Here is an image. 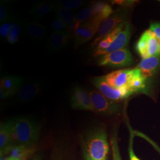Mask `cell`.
<instances>
[{"label": "cell", "mask_w": 160, "mask_h": 160, "mask_svg": "<svg viewBox=\"0 0 160 160\" xmlns=\"http://www.w3.org/2000/svg\"><path fill=\"white\" fill-rule=\"evenodd\" d=\"M57 7V2L45 1L35 2L32 7L30 14L35 19H40L49 12L55 11Z\"/></svg>", "instance_id": "cell-18"}, {"label": "cell", "mask_w": 160, "mask_h": 160, "mask_svg": "<svg viewBox=\"0 0 160 160\" xmlns=\"http://www.w3.org/2000/svg\"><path fill=\"white\" fill-rule=\"evenodd\" d=\"M159 44H160V41H159Z\"/></svg>", "instance_id": "cell-37"}, {"label": "cell", "mask_w": 160, "mask_h": 160, "mask_svg": "<svg viewBox=\"0 0 160 160\" xmlns=\"http://www.w3.org/2000/svg\"><path fill=\"white\" fill-rule=\"evenodd\" d=\"M81 24L80 22H78V21H77L76 20H75L74 21V22L72 23L71 25H69L68 27L67 31L70 34L72 35V36L73 35L74 36L76 31L79 28V27H80Z\"/></svg>", "instance_id": "cell-33"}, {"label": "cell", "mask_w": 160, "mask_h": 160, "mask_svg": "<svg viewBox=\"0 0 160 160\" xmlns=\"http://www.w3.org/2000/svg\"><path fill=\"white\" fill-rule=\"evenodd\" d=\"M92 7L93 10V16H97L103 21L114 12L112 7L104 2H96Z\"/></svg>", "instance_id": "cell-21"}, {"label": "cell", "mask_w": 160, "mask_h": 160, "mask_svg": "<svg viewBox=\"0 0 160 160\" xmlns=\"http://www.w3.org/2000/svg\"><path fill=\"white\" fill-rule=\"evenodd\" d=\"M132 69H124L113 71L103 76L109 85L115 88H128L131 78Z\"/></svg>", "instance_id": "cell-11"}, {"label": "cell", "mask_w": 160, "mask_h": 160, "mask_svg": "<svg viewBox=\"0 0 160 160\" xmlns=\"http://www.w3.org/2000/svg\"><path fill=\"white\" fill-rule=\"evenodd\" d=\"M14 18L12 16L11 7L9 3L1 1L0 2V23H5Z\"/></svg>", "instance_id": "cell-23"}, {"label": "cell", "mask_w": 160, "mask_h": 160, "mask_svg": "<svg viewBox=\"0 0 160 160\" xmlns=\"http://www.w3.org/2000/svg\"><path fill=\"white\" fill-rule=\"evenodd\" d=\"M137 68L145 80L152 78L160 69V55L142 59Z\"/></svg>", "instance_id": "cell-14"}, {"label": "cell", "mask_w": 160, "mask_h": 160, "mask_svg": "<svg viewBox=\"0 0 160 160\" xmlns=\"http://www.w3.org/2000/svg\"><path fill=\"white\" fill-rule=\"evenodd\" d=\"M51 160H72L69 153L63 149L55 150L52 155Z\"/></svg>", "instance_id": "cell-29"}, {"label": "cell", "mask_w": 160, "mask_h": 160, "mask_svg": "<svg viewBox=\"0 0 160 160\" xmlns=\"http://www.w3.org/2000/svg\"><path fill=\"white\" fill-rule=\"evenodd\" d=\"M8 122L12 128L14 146L34 147L39 137V124L27 116L16 117Z\"/></svg>", "instance_id": "cell-1"}, {"label": "cell", "mask_w": 160, "mask_h": 160, "mask_svg": "<svg viewBox=\"0 0 160 160\" xmlns=\"http://www.w3.org/2000/svg\"><path fill=\"white\" fill-rule=\"evenodd\" d=\"M42 86L38 82H29L23 86L18 92L17 99L20 103H26L32 100L41 92Z\"/></svg>", "instance_id": "cell-16"}, {"label": "cell", "mask_w": 160, "mask_h": 160, "mask_svg": "<svg viewBox=\"0 0 160 160\" xmlns=\"http://www.w3.org/2000/svg\"><path fill=\"white\" fill-rule=\"evenodd\" d=\"M138 135L139 136V137H141L143 138H144L145 139H146L147 141H148L149 143H151L152 145V146L154 147L160 153V148L157 146V145L156 144V143H154L152 140H151L150 139H149L147 137V136H145V135H143L142 133H138Z\"/></svg>", "instance_id": "cell-35"}, {"label": "cell", "mask_w": 160, "mask_h": 160, "mask_svg": "<svg viewBox=\"0 0 160 160\" xmlns=\"http://www.w3.org/2000/svg\"><path fill=\"white\" fill-rule=\"evenodd\" d=\"M14 147L12 128L8 121L1 123L0 126V154L1 157L9 154Z\"/></svg>", "instance_id": "cell-15"}, {"label": "cell", "mask_w": 160, "mask_h": 160, "mask_svg": "<svg viewBox=\"0 0 160 160\" xmlns=\"http://www.w3.org/2000/svg\"><path fill=\"white\" fill-rule=\"evenodd\" d=\"M22 32V27L19 22L16 21L10 30L7 38V41L10 44H14L17 43L19 40L20 37Z\"/></svg>", "instance_id": "cell-24"}, {"label": "cell", "mask_w": 160, "mask_h": 160, "mask_svg": "<svg viewBox=\"0 0 160 160\" xmlns=\"http://www.w3.org/2000/svg\"><path fill=\"white\" fill-rule=\"evenodd\" d=\"M17 21L16 18H13L5 23L1 24L0 26V36L3 39H7L8 34L12 30L14 23Z\"/></svg>", "instance_id": "cell-27"}, {"label": "cell", "mask_w": 160, "mask_h": 160, "mask_svg": "<svg viewBox=\"0 0 160 160\" xmlns=\"http://www.w3.org/2000/svg\"><path fill=\"white\" fill-rule=\"evenodd\" d=\"M129 11L126 8H122L114 12L110 17L104 20L100 24L95 38L92 42V47L96 46L98 43L112 32L114 29L123 22H126Z\"/></svg>", "instance_id": "cell-3"}, {"label": "cell", "mask_w": 160, "mask_h": 160, "mask_svg": "<svg viewBox=\"0 0 160 160\" xmlns=\"http://www.w3.org/2000/svg\"><path fill=\"white\" fill-rule=\"evenodd\" d=\"M133 62L134 59L131 52L125 48L102 56L98 65L112 68H123L131 66Z\"/></svg>", "instance_id": "cell-6"}, {"label": "cell", "mask_w": 160, "mask_h": 160, "mask_svg": "<svg viewBox=\"0 0 160 160\" xmlns=\"http://www.w3.org/2000/svg\"><path fill=\"white\" fill-rule=\"evenodd\" d=\"M133 135L132 132L131 137H130V141H129V155L130 160H140V159L135 155L134 151H133Z\"/></svg>", "instance_id": "cell-31"}, {"label": "cell", "mask_w": 160, "mask_h": 160, "mask_svg": "<svg viewBox=\"0 0 160 160\" xmlns=\"http://www.w3.org/2000/svg\"><path fill=\"white\" fill-rule=\"evenodd\" d=\"M71 38L72 35L68 31L53 32L47 40L46 48L52 53L61 51L68 45Z\"/></svg>", "instance_id": "cell-12"}, {"label": "cell", "mask_w": 160, "mask_h": 160, "mask_svg": "<svg viewBox=\"0 0 160 160\" xmlns=\"http://www.w3.org/2000/svg\"><path fill=\"white\" fill-rule=\"evenodd\" d=\"M23 81L17 75L4 76L0 81V98L4 99L18 93L22 87Z\"/></svg>", "instance_id": "cell-10"}, {"label": "cell", "mask_w": 160, "mask_h": 160, "mask_svg": "<svg viewBox=\"0 0 160 160\" xmlns=\"http://www.w3.org/2000/svg\"><path fill=\"white\" fill-rule=\"evenodd\" d=\"M125 23H126V22L122 23L116 29H114L112 32H110L109 34H108L106 36H105L102 40H100L96 46H95V48H94V49L93 51V53H92V56L94 57L102 56V53H103V52L106 50L108 48H109V46H110L112 43L113 42L116 36L124 27Z\"/></svg>", "instance_id": "cell-17"}, {"label": "cell", "mask_w": 160, "mask_h": 160, "mask_svg": "<svg viewBox=\"0 0 160 160\" xmlns=\"http://www.w3.org/2000/svg\"><path fill=\"white\" fill-rule=\"evenodd\" d=\"M135 48L142 59L160 55L159 40L150 29L144 32L141 36Z\"/></svg>", "instance_id": "cell-5"}, {"label": "cell", "mask_w": 160, "mask_h": 160, "mask_svg": "<svg viewBox=\"0 0 160 160\" xmlns=\"http://www.w3.org/2000/svg\"><path fill=\"white\" fill-rule=\"evenodd\" d=\"M24 29L28 36L33 40L42 41L46 38L47 29L39 22H27L24 26Z\"/></svg>", "instance_id": "cell-19"}, {"label": "cell", "mask_w": 160, "mask_h": 160, "mask_svg": "<svg viewBox=\"0 0 160 160\" xmlns=\"http://www.w3.org/2000/svg\"><path fill=\"white\" fill-rule=\"evenodd\" d=\"M111 143L113 152V160H122L116 135H114L112 139Z\"/></svg>", "instance_id": "cell-30"}, {"label": "cell", "mask_w": 160, "mask_h": 160, "mask_svg": "<svg viewBox=\"0 0 160 160\" xmlns=\"http://www.w3.org/2000/svg\"><path fill=\"white\" fill-rule=\"evenodd\" d=\"M93 16V10L92 7H88L81 9L75 14V19L77 21L82 24L88 20Z\"/></svg>", "instance_id": "cell-26"}, {"label": "cell", "mask_w": 160, "mask_h": 160, "mask_svg": "<svg viewBox=\"0 0 160 160\" xmlns=\"http://www.w3.org/2000/svg\"><path fill=\"white\" fill-rule=\"evenodd\" d=\"M29 160H43V155L40 152L34 153L30 157Z\"/></svg>", "instance_id": "cell-36"}, {"label": "cell", "mask_w": 160, "mask_h": 160, "mask_svg": "<svg viewBox=\"0 0 160 160\" xmlns=\"http://www.w3.org/2000/svg\"><path fill=\"white\" fill-rule=\"evenodd\" d=\"M146 81L137 67L133 69L128 89L133 93L143 92L146 88Z\"/></svg>", "instance_id": "cell-20"}, {"label": "cell", "mask_w": 160, "mask_h": 160, "mask_svg": "<svg viewBox=\"0 0 160 160\" xmlns=\"http://www.w3.org/2000/svg\"><path fill=\"white\" fill-rule=\"evenodd\" d=\"M55 12L57 18L63 21L68 27L74 22L75 19V14L72 10L64 8L58 6V4L57 7L55 10Z\"/></svg>", "instance_id": "cell-22"}, {"label": "cell", "mask_w": 160, "mask_h": 160, "mask_svg": "<svg viewBox=\"0 0 160 160\" xmlns=\"http://www.w3.org/2000/svg\"><path fill=\"white\" fill-rule=\"evenodd\" d=\"M109 151L106 131L99 127L88 130L82 141L84 160H107Z\"/></svg>", "instance_id": "cell-2"}, {"label": "cell", "mask_w": 160, "mask_h": 160, "mask_svg": "<svg viewBox=\"0 0 160 160\" xmlns=\"http://www.w3.org/2000/svg\"><path fill=\"white\" fill-rule=\"evenodd\" d=\"M51 29L53 32H60L67 31L68 26L61 19L56 18L51 24Z\"/></svg>", "instance_id": "cell-28"}, {"label": "cell", "mask_w": 160, "mask_h": 160, "mask_svg": "<svg viewBox=\"0 0 160 160\" xmlns=\"http://www.w3.org/2000/svg\"><path fill=\"white\" fill-rule=\"evenodd\" d=\"M135 2V1H113L112 3L113 4H117L124 7H131Z\"/></svg>", "instance_id": "cell-34"}, {"label": "cell", "mask_w": 160, "mask_h": 160, "mask_svg": "<svg viewBox=\"0 0 160 160\" xmlns=\"http://www.w3.org/2000/svg\"><path fill=\"white\" fill-rule=\"evenodd\" d=\"M71 108L75 110H84L93 112V106L90 92L80 87L74 88L70 98Z\"/></svg>", "instance_id": "cell-9"}, {"label": "cell", "mask_w": 160, "mask_h": 160, "mask_svg": "<svg viewBox=\"0 0 160 160\" xmlns=\"http://www.w3.org/2000/svg\"><path fill=\"white\" fill-rule=\"evenodd\" d=\"M87 3V1L83 0H62L57 2L58 6L71 10L84 6Z\"/></svg>", "instance_id": "cell-25"}, {"label": "cell", "mask_w": 160, "mask_h": 160, "mask_svg": "<svg viewBox=\"0 0 160 160\" xmlns=\"http://www.w3.org/2000/svg\"><path fill=\"white\" fill-rule=\"evenodd\" d=\"M90 94L93 106V112L106 116H112L120 112L122 108L120 103L110 100L96 90L91 91Z\"/></svg>", "instance_id": "cell-4"}, {"label": "cell", "mask_w": 160, "mask_h": 160, "mask_svg": "<svg viewBox=\"0 0 160 160\" xmlns=\"http://www.w3.org/2000/svg\"><path fill=\"white\" fill-rule=\"evenodd\" d=\"M149 29L154 33L158 40L160 41V22L151 23Z\"/></svg>", "instance_id": "cell-32"}, {"label": "cell", "mask_w": 160, "mask_h": 160, "mask_svg": "<svg viewBox=\"0 0 160 160\" xmlns=\"http://www.w3.org/2000/svg\"><path fill=\"white\" fill-rule=\"evenodd\" d=\"M103 22L97 16H92L88 20L82 23L74 34L75 46L79 47L94 38Z\"/></svg>", "instance_id": "cell-7"}, {"label": "cell", "mask_w": 160, "mask_h": 160, "mask_svg": "<svg viewBox=\"0 0 160 160\" xmlns=\"http://www.w3.org/2000/svg\"><path fill=\"white\" fill-rule=\"evenodd\" d=\"M132 34V26L131 23L126 22L124 27L116 36L113 42L109 48L103 52L102 56L125 48L131 39Z\"/></svg>", "instance_id": "cell-13"}, {"label": "cell", "mask_w": 160, "mask_h": 160, "mask_svg": "<svg viewBox=\"0 0 160 160\" xmlns=\"http://www.w3.org/2000/svg\"><path fill=\"white\" fill-rule=\"evenodd\" d=\"M92 84L100 93L110 100L118 102L126 99L133 93L128 88H115L110 86L103 77L92 78Z\"/></svg>", "instance_id": "cell-8"}]
</instances>
